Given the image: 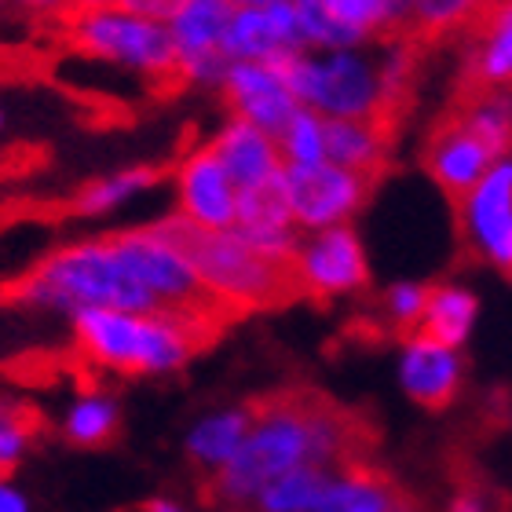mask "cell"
<instances>
[{"mask_svg":"<svg viewBox=\"0 0 512 512\" xmlns=\"http://www.w3.org/2000/svg\"><path fill=\"white\" fill-rule=\"evenodd\" d=\"M253 432L231 465L209 483L220 505H253L267 483L300 469H344L370 461L374 432L319 392H278L256 399Z\"/></svg>","mask_w":512,"mask_h":512,"instance_id":"obj_1","label":"cell"},{"mask_svg":"<svg viewBox=\"0 0 512 512\" xmlns=\"http://www.w3.org/2000/svg\"><path fill=\"white\" fill-rule=\"evenodd\" d=\"M4 300L19 308L66 311L70 319L81 311L165 315L158 300L139 286L118 253L107 246V238L52 249L41 264H33L26 275L4 286Z\"/></svg>","mask_w":512,"mask_h":512,"instance_id":"obj_2","label":"cell"},{"mask_svg":"<svg viewBox=\"0 0 512 512\" xmlns=\"http://www.w3.org/2000/svg\"><path fill=\"white\" fill-rule=\"evenodd\" d=\"M150 227L187 256L202 286L224 300L235 315L256 308H282L304 297L297 267H282L256 256L235 231H209L180 213L154 220Z\"/></svg>","mask_w":512,"mask_h":512,"instance_id":"obj_3","label":"cell"},{"mask_svg":"<svg viewBox=\"0 0 512 512\" xmlns=\"http://www.w3.org/2000/svg\"><path fill=\"white\" fill-rule=\"evenodd\" d=\"M213 337V330H202L176 315H132V311L74 315V341L81 355L128 377L176 374Z\"/></svg>","mask_w":512,"mask_h":512,"instance_id":"obj_4","label":"cell"},{"mask_svg":"<svg viewBox=\"0 0 512 512\" xmlns=\"http://www.w3.org/2000/svg\"><path fill=\"white\" fill-rule=\"evenodd\" d=\"M107 246L118 253V260L132 271L139 286L158 300L165 315H176V319L194 322V326L213 333H220V326L235 315L224 300L202 286V278L194 275L187 256L176 246H169L150 224L114 231V235H107Z\"/></svg>","mask_w":512,"mask_h":512,"instance_id":"obj_5","label":"cell"},{"mask_svg":"<svg viewBox=\"0 0 512 512\" xmlns=\"http://www.w3.org/2000/svg\"><path fill=\"white\" fill-rule=\"evenodd\" d=\"M289 92L304 110L326 121H377L381 66L359 52H304L282 70Z\"/></svg>","mask_w":512,"mask_h":512,"instance_id":"obj_6","label":"cell"},{"mask_svg":"<svg viewBox=\"0 0 512 512\" xmlns=\"http://www.w3.org/2000/svg\"><path fill=\"white\" fill-rule=\"evenodd\" d=\"M66 37L77 52L103 63L132 66L147 77H180L169 22L143 19L121 4L74 11L66 19Z\"/></svg>","mask_w":512,"mask_h":512,"instance_id":"obj_7","label":"cell"},{"mask_svg":"<svg viewBox=\"0 0 512 512\" xmlns=\"http://www.w3.org/2000/svg\"><path fill=\"white\" fill-rule=\"evenodd\" d=\"M421 165L436 180V187L447 194L454 216L465 209V202L472 198V191L487 180V172L502 161L494 158L491 147L476 136V128L461 118L458 110L443 107L421 147Z\"/></svg>","mask_w":512,"mask_h":512,"instance_id":"obj_8","label":"cell"},{"mask_svg":"<svg viewBox=\"0 0 512 512\" xmlns=\"http://www.w3.org/2000/svg\"><path fill=\"white\" fill-rule=\"evenodd\" d=\"M231 15H235L231 0H176V8L169 15V33L183 81L224 88L227 70H231L224 55Z\"/></svg>","mask_w":512,"mask_h":512,"instance_id":"obj_9","label":"cell"},{"mask_svg":"<svg viewBox=\"0 0 512 512\" xmlns=\"http://www.w3.org/2000/svg\"><path fill=\"white\" fill-rule=\"evenodd\" d=\"M308 52L300 41L297 0H246L235 4L231 26L224 37L227 63H264L271 70H286L293 59Z\"/></svg>","mask_w":512,"mask_h":512,"instance_id":"obj_10","label":"cell"},{"mask_svg":"<svg viewBox=\"0 0 512 512\" xmlns=\"http://www.w3.org/2000/svg\"><path fill=\"white\" fill-rule=\"evenodd\" d=\"M289 209H293V224L304 235H319L330 227H344L359 209L366 205L370 191L377 183L359 176V172L337 169L330 161H322L315 169H289Z\"/></svg>","mask_w":512,"mask_h":512,"instance_id":"obj_11","label":"cell"},{"mask_svg":"<svg viewBox=\"0 0 512 512\" xmlns=\"http://www.w3.org/2000/svg\"><path fill=\"white\" fill-rule=\"evenodd\" d=\"M297 278L304 286V297L315 300L348 297V293L370 286V264H366L355 227L344 224L319 231V235H304L297 256Z\"/></svg>","mask_w":512,"mask_h":512,"instance_id":"obj_12","label":"cell"},{"mask_svg":"<svg viewBox=\"0 0 512 512\" xmlns=\"http://www.w3.org/2000/svg\"><path fill=\"white\" fill-rule=\"evenodd\" d=\"M454 92H512V4H476Z\"/></svg>","mask_w":512,"mask_h":512,"instance_id":"obj_13","label":"cell"},{"mask_svg":"<svg viewBox=\"0 0 512 512\" xmlns=\"http://www.w3.org/2000/svg\"><path fill=\"white\" fill-rule=\"evenodd\" d=\"M461 246L476 260H494L502 267L512 246V161H502L487 172V180L472 191L458 216Z\"/></svg>","mask_w":512,"mask_h":512,"instance_id":"obj_14","label":"cell"},{"mask_svg":"<svg viewBox=\"0 0 512 512\" xmlns=\"http://www.w3.org/2000/svg\"><path fill=\"white\" fill-rule=\"evenodd\" d=\"M180 216L209 231H231L238 224V187L213 154V147L191 150L176 169Z\"/></svg>","mask_w":512,"mask_h":512,"instance_id":"obj_15","label":"cell"},{"mask_svg":"<svg viewBox=\"0 0 512 512\" xmlns=\"http://www.w3.org/2000/svg\"><path fill=\"white\" fill-rule=\"evenodd\" d=\"M224 96L231 103V118H242L267 132L271 139L286 136L289 121L297 118L300 103L289 92L286 77L264 63H235L227 70Z\"/></svg>","mask_w":512,"mask_h":512,"instance_id":"obj_16","label":"cell"},{"mask_svg":"<svg viewBox=\"0 0 512 512\" xmlns=\"http://www.w3.org/2000/svg\"><path fill=\"white\" fill-rule=\"evenodd\" d=\"M403 392L425 410H447L465 381V359L450 348L428 341H406L403 363H399Z\"/></svg>","mask_w":512,"mask_h":512,"instance_id":"obj_17","label":"cell"},{"mask_svg":"<svg viewBox=\"0 0 512 512\" xmlns=\"http://www.w3.org/2000/svg\"><path fill=\"white\" fill-rule=\"evenodd\" d=\"M209 147H213V154L220 158V165L227 169L238 191H249L256 183H264L267 176H275L278 169H286L278 139H271L267 132H260L242 118H227V125L209 139Z\"/></svg>","mask_w":512,"mask_h":512,"instance_id":"obj_18","label":"cell"},{"mask_svg":"<svg viewBox=\"0 0 512 512\" xmlns=\"http://www.w3.org/2000/svg\"><path fill=\"white\" fill-rule=\"evenodd\" d=\"M410 502L414 498L374 461H355L333 476L315 512H403Z\"/></svg>","mask_w":512,"mask_h":512,"instance_id":"obj_19","label":"cell"},{"mask_svg":"<svg viewBox=\"0 0 512 512\" xmlns=\"http://www.w3.org/2000/svg\"><path fill=\"white\" fill-rule=\"evenodd\" d=\"M392 143L395 136L377 121H326V161L374 183L388 172Z\"/></svg>","mask_w":512,"mask_h":512,"instance_id":"obj_20","label":"cell"},{"mask_svg":"<svg viewBox=\"0 0 512 512\" xmlns=\"http://www.w3.org/2000/svg\"><path fill=\"white\" fill-rule=\"evenodd\" d=\"M249 432H253V406H231V410L202 417V421L187 432L183 450H187L191 465H198V469L216 476L220 469L231 465V458L242 450Z\"/></svg>","mask_w":512,"mask_h":512,"instance_id":"obj_21","label":"cell"},{"mask_svg":"<svg viewBox=\"0 0 512 512\" xmlns=\"http://www.w3.org/2000/svg\"><path fill=\"white\" fill-rule=\"evenodd\" d=\"M472 322H476V297L469 289L443 282V286H432V293H428V308L410 341H428L458 352L465 337H469Z\"/></svg>","mask_w":512,"mask_h":512,"instance_id":"obj_22","label":"cell"},{"mask_svg":"<svg viewBox=\"0 0 512 512\" xmlns=\"http://www.w3.org/2000/svg\"><path fill=\"white\" fill-rule=\"evenodd\" d=\"M161 183V169L158 165H136V169H121L110 172L103 180H92L88 187H81L74 198V213L77 216H103L121 209L125 202L139 198L143 191L158 187Z\"/></svg>","mask_w":512,"mask_h":512,"instance_id":"obj_23","label":"cell"},{"mask_svg":"<svg viewBox=\"0 0 512 512\" xmlns=\"http://www.w3.org/2000/svg\"><path fill=\"white\" fill-rule=\"evenodd\" d=\"M341 469H300L289 472L282 480L267 483L264 491L256 494L253 509L256 512H315L322 502V494L330 491L333 476Z\"/></svg>","mask_w":512,"mask_h":512,"instance_id":"obj_24","label":"cell"},{"mask_svg":"<svg viewBox=\"0 0 512 512\" xmlns=\"http://www.w3.org/2000/svg\"><path fill=\"white\" fill-rule=\"evenodd\" d=\"M121 428V410L110 395H81L63 414V436L74 447H107Z\"/></svg>","mask_w":512,"mask_h":512,"instance_id":"obj_25","label":"cell"},{"mask_svg":"<svg viewBox=\"0 0 512 512\" xmlns=\"http://www.w3.org/2000/svg\"><path fill=\"white\" fill-rule=\"evenodd\" d=\"M297 26L304 48L315 55L326 52H359L363 44H370L359 30L344 26L330 11L326 0H297Z\"/></svg>","mask_w":512,"mask_h":512,"instance_id":"obj_26","label":"cell"},{"mask_svg":"<svg viewBox=\"0 0 512 512\" xmlns=\"http://www.w3.org/2000/svg\"><path fill=\"white\" fill-rule=\"evenodd\" d=\"M235 227H297L289 209L286 169L267 176L249 191H238V224Z\"/></svg>","mask_w":512,"mask_h":512,"instance_id":"obj_27","label":"cell"},{"mask_svg":"<svg viewBox=\"0 0 512 512\" xmlns=\"http://www.w3.org/2000/svg\"><path fill=\"white\" fill-rule=\"evenodd\" d=\"M282 161L289 169H315L326 161V118H319L315 110H297V118L289 121L286 136L278 139Z\"/></svg>","mask_w":512,"mask_h":512,"instance_id":"obj_28","label":"cell"},{"mask_svg":"<svg viewBox=\"0 0 512 512\" xmlns=\"http://www.w3.org/2000/svg\"><path fill=\"white\" fill-rule=\"evenodd\" d=\"M428 293H432V286H417V282H395V286L384 293L381 311H384V319H388V326H392V333L403 337V344L410 341L417 333V326H421V315H425V308H428Z\"/></svg>","mask_w":512,"mask_h":512,"instance_id":"obj_29","label":"cell"},{"mask_svg":"<svg viewBox=\"0 0 512 512\" xmlns=\"http://www.w3.org/2000/svg\"><path fill=\"white\" fill-rule=\"evenodd\" d=\"M33 428H37V417H33L26 406H15L0 399V480H4L8 472L19 469Z\"/></svg>","mask_w":512,"mask_h":512,"instance_id":"obj_30","label":"cell"},{"mask_svg":"<svg viewBox=\"0 0 512 512\" xmlns=\"http://www.w3.org/2000/svg\"><path fill=\"white\" fill-rule=\"evenodd\" d=\"M0 512H30V502L4 480H0Z\"/></svg>","mask_w":512,"mask_h":512,"instance_id":"obj_31","label":"cell"},{"mask_svg":"<svg viewBox=\"0 0 512 512\" xmlns=\"http://www.w3.org/2000/svg\"><path fill=\"white\" fill-rule=\"evenodd\" d=\"M143 512H187V509L176 505L172 498H150V502H143Z\"/></svg>","mask_w":512,"mask_h":512,"instance_id":"obj_32","label":"cell"},{"mask_svg":"<svg viewBox=\"0 0 512 512\" xmlns=\"http://www.w3.org/2000/svg\"><path fill=\"white\" fill-rule=\"evenodd\" d=\"M502 271H505V278H512V246H509V253H505V260H502Z\"/></svg>","mask_w":512,"mask_h":512,"instance_id":"obj_33","label":"cell"},{"mask_svg":"<svg viewBox=\"0 0 512 512\" xmlns=\"http://www.w3.org/2000/svg\"><path fill=\"white\" fill-rule=\"evenodd\" d=\"M0 125H4V114H0Z\"/></svg>","mask_w":512,"mask_h":512,"instance_id":"obj_34","label":"cell"}]
</instances>
